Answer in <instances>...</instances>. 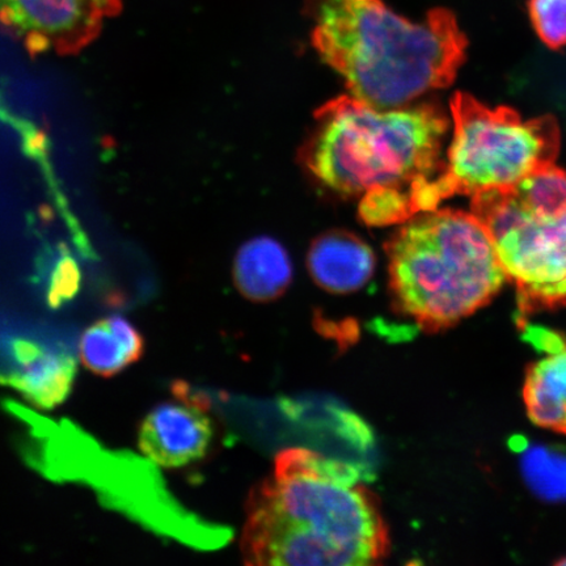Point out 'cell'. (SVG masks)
Returning <instances> with one entry per match:
<instances>
[{
  "instance_id": "e0dca14e",
  "label": "cell",
  "mask_w": 566,
  "mask_h": 566,
  "mask_svg": "<svg viewBox=\"0 0 566 566\" xmlns=\"http://www.w3.org/2000/svg\"><path fill=\"white\" fill-rule=\"evenodd\" d=\"M558 565H566V557L563 558V560L557 563Z\"/></svg>"
},
{
  "instance_id": "30bf717a",
  "label": "cell",
  "mask_w": 566,
  "mask_h": 566,
  "mask_svg": "<svg viewBox=\"0 0 566 566\" xmlns=\"http://www.w3.org/2000/svg\"><path fill=\"white\" fill-rule=\"evenodd\" d=\"M18 365L19 369L0 374V385L15 389L34 408L54 409L73 392L77 367L70 353L42 348Z\"/></svg>"
},
{
  "instance_id": "5b68a950",
  "label": "cell",
  "mask_w": 566,
  "mask_h": 566,
  "mask_svg": "<svg viewBox=\"0 0 566 566\" xmlns=\"http://www.w3.org/2000/svg\"><path fill=\"white\" fill-rule=\"evenodd\" d=\"M454 137L442 171L408 196V219L436 210L454 196L507 189L554 166L560 153V126L554 116L522 119L518 112L490 108L457 92L451 101Z\"/></svg>"
},
{
  "instance_id": "2e32d148",
  "label": "cell",
  "mask_w": 566,
  "mask_h": 566,
  "mask_svg": "<svg viewBox=\"0 0 566 566\" xmlns=\"http://www.w3.org/2000/svg\"><path fill=\"white\" fill-rule=\"evenodd\" d=\"M80 271L71 261H62L52 274L48 287V303L52 308H59L63 303L74 298L80 289Z\"/></svg>"
},
{
  "instance_id": "277c9868",
  "label": "cell",
  "mask_w": 566,
  "mask_h": 566,
  "mask_svg": "<svg viewBox=\"0 0 566 566\" xmlns=\"http://www.w3.org/2000/svg\"><path fill=\"white\" fill-rule=\"evenodd\" d=\"M386 252L394 307L429 334L478 313L507 282L490 233L472 212L417 214Z\"/></svg>"
},
{
  "instance_id": "8992f818",
  "label": "cell",
  "mask_w": 566,
  "mask_h": 566,
  "mask_svg": "<svg viewBox=\"0 0 566 566\" xmlns=\"http://www.w3.org/2000/svg\"><path fill=\"white\" fill-rule=\"evenodd\" d=\"M512 282L522 323L566 306V171L551 166L507 189L471 197Z\"/></svg>"
},
{
  "instance_id": "4fadbf2b",
  "label": "cell",
  "mask_w": 566,
  "mask_h": 566,
  "mask_svg": "<svg viewBox=\"0 0 566 566\" xmlns=\"http://www.w3.org/2000/svg\"><path fill=\"white\" fill-rule=\"evenodd\" d=\"M144 336L123 316H111L84 331L80 344L81 360L98 377L111 378L144 357Z\"/></svg>"
},
{
  "instance_id": "3957f363",
  "label": "cell",
  "mask_w": 566,
  "mask_h": 566,
  "mask_svg": "<svg viewBox=\"0 0 566 566\" xmlns=\"http://www.w3.org/2000/svg\"><path fill=\"white\" fill-rule=\"evenodd\" d=\"M311 41L344 77L352 96L375 108H400L455 81L469 40L454 12L430 10L420 23L384 0H304Z\"/></svg>"
},
{
  "instance_id": "ba28073f",
  "label": "cell",
  "mask_w": 566,
  "mask_h": 566,
  "mask_svg": "<svg viewBox=\"0 0 566 566\" xmlns=\"http://www.w3.org/2000/svg\"><path fill=\"white\" fill-rule=\"evenodd\" d=\"M179 395V402L155 407L139 428V450L165 469H180L202 459L214 438L207 406Z\"/></svg>"
},
{
  "instance_id": "8fae6325",
  "label": "cell",
  "mask_w": 566,
  "mask_h": 566,
  "mask_svg": "<svg viewBox=\"0 0 566 566\" xmlns=\"http://www.w3.org/2000/svg\"><path fill=\"white\" fill-rule=\"evenodd\" d=\"M293 265L277 240L260 237L240 248L233 263V281L245 298L269 302L286 292Z\"/></svg>"
},
{
  "instance_id": "6da1fadb",
  "label": "cell",
  "mask_w": 566,
  "mask_h": 566,
  "mask_svg": "<svg viewBox=\"0 0 566 566\" xmlns=\"http://www.w3.org/2000/svg\"><path fill=\"white\" fill-rule=\"evenodd\" d=\"M388 549L384 515L357 471L315 451H281L247 502V564L377 565Z\"/></svg>"
},
{
  "instance_id": "9a60e30c",
  "label": "cell",
  "mask_w": 566,
  "mask_h": 566,
  "mask_svg": "<svg viewBox=\"0 0 566 566\" xmlns=\"http://www.w3.org/2000/svg\"><path fill=\"white\" fill-rule=\"evenodd\" d=\"M531 24L549 49L566 46V0H528Z\"/></svg>"
},
{
  "instance_id": "7c38bea8",
  "label": "cell",
  "mask_w": 566,
  "mask_h": 566,
  "mask_svg": "<svg viewBox=\"0 0 566 566\" xmlns=\"http://www.w3.org/2000/svg\"><path fill=\"white\" fill-rule=\"evenodd\" d=\"M522 394L531 422L566 436V339L527 367Z\"/></svg>"
},
{
  "instance_id": "9c48e42d",
  "label": "cell",
  "mask_w": 566,
  "mask_h": 566,
  "mask_svg": "<svg viewBox=\"0 0 566 566\" xmlns=\"http://www.w3.org/2000/svg\"><path fill=\"white\" fill-rule=\"evenodd\" d=\"M307 266L318 286L332 294H350L370 281L375 254L363 239L348 231H329L311 244Z\"/></svg>"
},
{
  "instance_id": "5bb4252c",
  "label": "cell",
  "mask_w": 566,
  "mask_h": 566,
  "mask_svg": "<svg viewBox=\"0 0 566 566\" xmlns=\"http://www.w3.org/2000/svg\"><path fill=\"white\" fill-rule=\"evenodd\" d=\"M523 472L536 494L547 500H566V454L548 448L530 450Z\"/></svg>"
},
{
  "instance_id": "7a4b0ae2",
  "label": "cell",
  "mask_w": 566,
  "mask_h": 566,
  "mask_svg": "<svg viewBox=\"0 0 566 566\" xmlns=\"http://www.w3.org/2000/svg\"><path fill=\"white\" fill-rule=\"evenodd\" d=\"M303 165L334 192L360 197L370 226L406 222L407 198L442 171L449 118L438 105L380 109L352 95L315 112Z\"/></svg>"
},
{
  "instance_id": "52a82bcc",
  "label": "cell",
  "mask_w": 566,
  "mask_h": 566,
  "mask_svg": "<svg viewBox=\"0 0 566 566\" xmlns=\"http://www.w3.org/2000/svg\"><path fill=\"white\" fill-rule=\"evenodd\" d=\"M122 9L123 0H0V24L31 53L73 54Z\"/></svg>"
}]
</instances>
